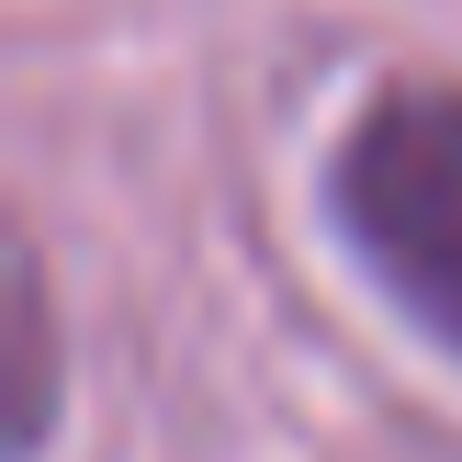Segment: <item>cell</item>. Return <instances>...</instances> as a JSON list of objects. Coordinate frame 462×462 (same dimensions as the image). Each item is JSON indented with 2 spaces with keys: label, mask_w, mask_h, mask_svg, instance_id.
<instances>
[{
  "label": "cell",
  "mask_w": 462,
  "mask_h": 462,
  "mask_svg": "<svg viewBox=\"0 0 462 462\" xmlns=\"http://www.w3.org/2000/svg\"><path fill=\"white\" fill-rule=\"evenodd\" d=\"M328 226L350 271L383 293L406 338L462 361V79H406L361 90L350 125L328 135Z\"/></svg>",
  "instance_id": "1"
},
{
  "label": "cell",
  "mask_w": 462,
  "mask_h": 462,
  "mask_svg": "<svg viewBox=\"0 0 462 462\" xmlns=\"http://www.w3.org/2000/svg\"><path fill=\"white\" fill-rule=\"evenodd\" d=\"M0 338H12V373H0V406H12V462H34L45 440H57V293H45L34 237H12V316H0Z\"/></svg>",
  "instance_id": "2"
}]
</instances>
